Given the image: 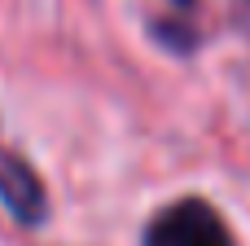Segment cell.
Masks as SVG:
<instances>
[{"label":"cell","mask_w":250,"mask_h":246,"mask_svg":"<svg viewBox=\"0 0 250 246\" xmlns=\"http://www.w3.org/2000/svg\"><path fill=\"white\" fill-rule=\"evenodd\" d=\"M246 9H250V0H246Z\"/></svg>","instance_id":"cell-5"},{"label":"cell","mask_w":250,"mask_h":246,"mask_svg":"<svg viewBox=\"0 0 250 246\" xmlns=\"http://www.w3.org/2000/svg\"><path fill=\"white\" fill-rule=\"evenodd\" d=\"M167 4H171V9H180V13H189V9H193V0H167Z\"/></svg>","instance_id":"cell-4"},{"label":"cell","mask_w":250,"mask_h":246,"mask_svg":"<svg viewBox=\"0 0 250 246\" xmlns=\"http://www.w3.org/2000/svg\"><path fill=\"white\" fill-rule=\"evenodd\" d=\"M149 31H154V35H158V44H167L171 53H189V48L198 44L193 22H171V18H158V22H149Z\"/></svg>","instance_id":"cell-3"},{"label":"cell","mask_w":250,"mask_h":246,"mask_svg":"<svg viewBox=\"0 0 250 246\" xmlns=\"http://www.w3.org/2000/svg\"><path fill=\"white\" fill-rule=\"evenodd\" d=\"M0 207L22 229L48 224V189H44L40 172L9 145H0Z\"/></svg>","instance_id":"cell-2"},{"label":"cell","mask_w":250,"mask_h":246,"mask_svg":"<svg viewBox=\"0 0 250 246\" xmlns=\"http://www.w3.org/2000/svg\"><path fill=\"white\" fill-rule=\"evenodd\" d=\"M141 246H237L229 220L207 198H176L158 207L141 233Z\"/></svg>","instance_id":"cell-1"}]
</instances>
